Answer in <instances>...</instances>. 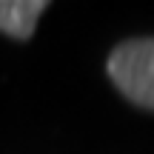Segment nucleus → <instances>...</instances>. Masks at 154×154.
<instances>
[{
  "mask_svg": "<svg viewBox=\"0 0 154 154\" xmlns=\"http://www.w3.org/2000/svg\"><path fill=\"white\" fill-rule=\"evenodd\" d=\"M106 69L126 100L154 111V37L123 40L111 49Z\"/></svg>",
  "mask_w": 154,
  "mask_h": 154,
  "instance_id": "f257e3e1",
  "label": "nucleus"
},
{
  "mask_svg": "<svg viewBox=\"0 0 154 154\" xmlns=\"http://www.w3.org/2000/svg\"><path fill=\"white\" fill-rule=\"evenodd\" d=\"M46 9V0H0V32L14 40H29Z\"/></svg>",
  "mask_w": 154,
  "mask_h": 154,
  "instance_id": "f03ea898",
  "label": "nucleus"
}]
</instances>
